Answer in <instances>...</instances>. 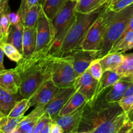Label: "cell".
<instances>
[{
  "label": "cell",
  "mask_w": 133,
  "mask_h": 133,
  "mask_svg": "<svg viewBox=\"0 0 133 133\" xmlns=\"http://www.w3.org/2000/svg\"><path fill=\"white\" fill-rule=\"evenodd\" d=\"M105 90L91 106L87 104L77 133L131 132L133 123L119 103H108Z\"/></svg>",
  "instance_id": "6da1fadb"
},
{
  "label": "cell",
  "mask_w": 133,
  "mask_h": 133,
  "mask_svg": "<svg viewBox=\"0 0 133 133\" xmlns=\"http://www.w3.org/2000/svg\"><path fill=\"white\" fill-rule=\"evenodd\" d=\"M52 45L41 49L28 57H23L15 68L21 77L19 94L29 99L38 89L51 77L55 56L52 54Z\"/></svg>",
  "instance_id": "7a4b0ae2"
},
{
  "label": "cell",
  "mask_w": 133,
  "mask_h": 133,
  "mask_svg": "<svg viewBox=\"0 0 133 133\" xmlns=\"http://www.w3.org/2000/svg\"><path fill=\"white\" fill-rule=\"evenodd\" d=\"M133 15V3L118 12L108 9L105 11L106 30L101 49L96 54L100 58L109 53L113 45L123 35Z\"/></svg>",
  "instance_id": "3957f363"
},
{
  "label": "cell",
  "mask_w": 133,
  "mask_h": 133,
  "mask_svg": "<svg viewBox=\"0 0 133 133\" xmlns=\"http://www.w3.org/2000/svg\"><path fill=\"white\" fill-rule=\"evenodd\" d=\"M109 3L88 14L77 12L75 23L66 35L64 40L55 56L61 57L66 55L75 49H80L81 44L90 27L98 17L106 10L109 6Z\"/></svg>",
  "instance_id": "277c9868"
},
{
  "label": "cell",
  "mask_w": 133,
  "mask_h": 133,
  "mask_svg": "<svg viewBox=\"0 0 133 133\" xmlns=\"http://www.w3.org/2000/svg\"><path fill=\"white\" fill-rule=\"evenodd\" d=\"M76 3L77 1L67 0L51 21L55 38L51 52L54 56L76 20Z\"/></svg>",
  "instance_id": "5b68a950"
},
{
  "label": "cell",
  "mask_w": 133,
  "mask_h": 133,
  "mask_svg": "<svg viewBox=\"0 0 133 133\" xmlns=\"http://www.w3.org/2000/svg\"><path fill=\"white\" fill-rule=\"evenodd\" d=\"M77 75L74 68L73 58L70 55L55 57L51 71V80L58 88L74 86Z\"/></svg>",
  "instance_id": "8992f818"
},
{
  "label": "cell",
  "mask_w": 133,
  "mask_h": 133,
  "mask_svg": "<svg viewBox=\"0 0 133 133\" xmlns=\"http://www.w3.org/2000/svg\"><path fill=\"white\" fill-rule=\"evenodd\" d=\"M105 11L90 27L80 46V49L95 53L96 56L102 46L105 37L106 30Z\"/></svg>",
  "instance_id": "52a82bcc"
},
{
  "label": "cell",
  "mask_w": 133,
  "mask_h": 133,
  "mask_svg": "<svg viewBox=\"0 0 133 133\" xmlns=\"http://www.w3.org/2000/svg\"><path fill=\"white\" fill-rule=\"evenodd\" d=\"M36 47L35 51L53 46L54 42L55 31L51 20L49 19L43 10L40 13L36 23Z\"/></svg>",
  "instance_id": "ba28073f"
},
{
  "label": "cell",
  "mask_w": 133,
  "mask_h": 133,
  "mask_svg": "<svg viewBox=\"0 0 133 133\" xmlns=\"http://www.w3.org/2000/svg\"><path fill=\"white\" fill-rule=\"evenodd\" d=\"M99 81L94 78L88 70L75 79L74 84L75 90L81 93L87 100L88 105L94 103Z\"/></svg>",
  "instance_id": "9c48e42d"
},
{
  "label": "cell",
  "mask_w": 133,
  "mask_h": 133,
  "mask_svg": "<svg viewBox=\"0 0 133 133\" xmlns=\"http://www.w3.org/2000/svg\"><path fill=\"white\" fill-rule=\"evenodd\" d=\"M76 91L74 86L67 88H61L54 97L45 106V112L52 118L58 116L61 109L66 105L70 97Z\"/></svg>",
  "instance_id": "30bf717a"
},
{
  "label": "cell",
  "mask_w": 133,
  "mask_h": 133,
  "mask_svg": "<svg viewBox=\"0 0 133 133\" xmlns=\"http://www.w3.org/2000/svg\"><path fill=\"white\" fill-rule=\"evenodd\" d=\"M87 104V102L70 114L62 116H57L53 119V122L59 124L64 130V132L77 133Z\"/></svg>",
  "instance_id": "8fae6325"
},
{
  "label": "cell",
  "mask_w": 133,
  "mask_h": 133,
  "mask_svg": "<svg viewBox=\"0 0 133 133\" xmlns=\"http://www.w3.org/2000/svg\"><path fill=\"white\" fill-rule=\"evenodd\" d=\"M59 88L54 84L51 78L48 79L29 98L31 107H45L54 97Z\"/></svg>",
  "instance_id": "7c38bea8"
},
{
  "label": "cell",
  "mask_w": 133,
  "mask_h": 133,
  "mask_svg": "<svg viewBox=\"0 0 133 133\" xmlns=\"http://www.w3.org/2000/svg\"><path fill=\"white\" fill-rule=\"evenodd\" d=\"M67 55H70L72 57L74 68L77 77L85 72L88 70L91 62L97 58L95 53L82 49H75Z\"/></svg>",
  "instance_id": "4fadbf2b"
},
{
  "label": "cell",
  "mask_w": 133,
  "mask_h": 133,
  "mask_svg": "<svg viewBox=\"0 0 133 133\" xmlns=\"http://www.w3.org/2000/svg\"><path fill=\"white\" fill-rule=\"evenodd\" d=\"M45 112L44 106L36 107L28 115L23 116L14 133H34L38 121Z\"/></svg>",
  "instance_id": "5bb4252c"
},
{
  "label": "cell",
  "mask_w": 133,
  "mask_h": 133,
  "mask_svg": "<svg viewBox=\"0 0 133 133\" xmlns=\"http://www.w3.org/2000/svg\"><path fill=\"white\" fill-rule=\"evenodd\" d=\"M21 77L16 68L0 70V86L13 94H18L21 86Z\"/></svg>",
  "instance_id": "9a60e30c"
},
{
  "label": "cell",
  "mask_w": 133,
  "mask_h": 133,
  "mask_svg": "<svg viewBox=\"0 0 133 133\" xmlns=\"http://www.w3.org/2000/svg\"><path fill=\"white\" fill-rule=\"evenodd\" d=\"M36 25L24 27L23 35V57H28L33 54L36 47Z\"/></svg>",
  "instance_id": "2e32d148"
},
{
  "label": "cell",
  "mask_w": 133,
  "mask_h": 133,
  "mask_svg": "<svg viewBox=\"0 0 133 133\" xmlns=\"http://www.w3.org/2000/svg\"><path fill=\"white\" fill-rule=\"evenodd\" d=\"M132 82L127 81L121 78L119 81L110 87L105 94V100L108 103H119L124 97L126 90Z\"/></svg>",
  "instance_id": "e0dca14e"
},
{
  "label": "cell",
  "mask_w": 133,
  "mask_h": 133,
  "mask_svg": "<svg viewBox=\"0 0 133 133\" xmlns=\"http://www.w3.org/2000/svg\"><path fill=\"white\" fill-rule=\"evenodd\" d=\"M121 78L122 77H121L120 75H118V74L116 71H109H109H103L101 79L99 80L98 85H97V90H96L94 103L105 90H107L110 87H112L114 84L119 81ZM90 106H91V105H90Z\"/></svg>",
  "instance_id": "ac0fdd59"
},
{
  "label": "cell",
  "mask_w": 133,
  "mask_h": 133,
  "mask_svg": "<svg viewBox=\"0 0 133 133\" xmlns=\"http://www.w3.org/2000/svg\"><path fill=\"white\" fill-rule=\"evenodd\" d=\"M125 55L120 52L109 53L99 58L103 71H116L124 61Z\"/></svg>",
  "instance_id": "d6986e66"
},
{
  "label": "cell",
  "mask_w": 133,
  "mask_h": 133,
  "mask_svg": "<svg viewBox=\"0 0 133 133\" xmlns=\"http://www.w3.org/2000/svg\"><path fill=\"white\" fill-rule=\"evenodd\" d=\"M24 25L23 23L10 25L6 42L12 44L23 55V35Z\"/></svg>",
  "instance_id": "ffe728a7"
},
{
  "label": "cell",
  "mask_w": 133,
  "mask_h": 133,
  "mask_svg": "<svg viewBox=\"0 0 133 133\" xmlns=\"http://www.w3.org/2000/svg\"><path fill=\"white\" fill-rule=\"evenodd\" d=\"M18 101L17 94H13L0 86V111L4 116L9 114Z\"/></svg>",
  "instance_id": "44dd1931"
},
{
  "label": "cell",
  "mask_w": 133,
  "mask_h": 133,
  "mask_svg": "<svg viewBox=\"0 0 133 133\" xmlns=\"http://www.w3.org/2000/svg\"><path fill=\"white\" fill-rule=\"evenodd\" d=\"M87 102L86 97L79 91L76 90L75 93L72 95L70 99L68 101L66 105L62 107L60 112L58 113V116L66 115L68 114L75 111V110L80 107L81 106Z\"/></svg>",
  "instance_id": "7402d4cb"
},
{
  "label": "cell",
  "mask_w": 133,
  "mask_h": 133,
  "mask_svg": "<svg viewBox=\"0 0 133 133\" xmlns=\"http://www.w3.org/2000/svg\"><path fill=\"white\" fill-rule=\"evenodd\" d=\"M110 2V0H77L75 12L81 14H88Z\"/></svg>",
  "instance_id": "603a6c76"
},
{
  "label": "cell",
  "mask_w": 133,
  "mask_h": 133,
  "mask_svg": "<svg viewBox=\"0 0 133 133\" xmlns=\"http://www.w3.org/2000/svg\"><path fill=\"white\" fill-rule=\"evenodd\" d=\"M42 8L40 3L33 5L21 14L22 22L24 27H31L36 25L38 19Z\"/></svg>",
  "instance_id": "cb8c5ba5"
},
{
  "label": "cell",
  "mask_w": 133,
  "mask_h": 133,
  "mask_svg": "<svg viewBox=\"0 0 133 133\" xmlns=\"http://www.w3.org/2000/svg\"><path fill=\"white\" fill-rule=\"evenodd\" d=\"M133 49V31H129L125 32L118 41L113 45L109 53L120 52L125 53Z\"/></svg>",
  "instance_id": "d4e9b609"
},
{
  "label": "cell",
  "mask_w": 133,
  "mask_h": 133,
  "mask_svg": "<svg viewBox=\"0 0 133 133\" xmlns=\"http://www.w3.org/2000/svg\"><path fill=\"white\" fill-rule=\"evenodd\" d=\"M67 0H40L42 10L50 20L53 18Z\"/></svg>",
  "instance_id": "484cf974"
},
{
  "label": "cell",
  "mask_w": 133,
  "mask_h": 133,
  "mask_svg": "<svg viewBox=\"0 0 133 133\" xmlns=\"http://www.w3.org/2000/svg\"><path fill=\"white\" fill-rule=\"evenodd\" d=\"M124 55V61L116 71L121 77H126L133 82V53Z\"/></svg>",
  "instance_id": "4316f807"
},
{
  "label": "cell",
  "mask_w": 133,
  "mask_h": 133,
  "mask_svg": "<svg viewBox=\"0 0 133 133\" xmlns=\"http://www.w3.org/2000/svg\"><path fill=\"white\" fill-rule=\"evenodd\" d=\"M23 116L12 118L7 115L3 116L0 118V133H14L17 125L23 119Z\"/></svg>",
  "instance_id": "83f0119b"
},
{
  "label": "cell",
  "mask_w": 133,
  "mask_h": 133,
  "mask_svg": "<svg viewBox=\"0 0 133 133\" xmlns=\"http://www.w3.org/2000/svg\"><path fill=\"white\" fill-rule=\"evenodd\" d=\"M31 107L29 99L23 98L18 100L10 112L8 114V116L12 118H17L24 116L25 112Z\"/></svg>",
  "instance_id": "f1b7e54d"
},
{
  "label": "cell",
  "mask_w": 133,
  "mask_h": 133,
  "mask_svg": "<svg viewBox=\"0 0 133 133\" xmlns=\"http://www.w3.org/2000/svg\"><path fill=\"white\" fill-rule=\"evenodd\" d=\"M0 45L3 51L4 54L12 61L17 63L23 57L18 49L10 43L0 42Z\"/></svg>",
  "instance_id": "f546056e"
},
{
  "label": "cell",
  "mask_w": 133,
  "mask_h": 133,
  "mask_svg": "<svg viewBox=\"0 0 133 133\" xmlns=\"http://www.w3.org/2000/svg\"><path fill=\"white\" fill-rule=\"evenodd\" d=\"M88 70L94 78L98 81L101 79L103 71L102 66L100 64L99 58H96L91 62Z\"/></svg>",
  "instance_id": "4dcf8cb0"
},
{
  "label": "cell",
  "mask_w": 133,
  "mask_h": 133,
  "mask_svg": "<svg viewBox=\"0 0 133 133\" xmlns=\"http://www.w3.org/2000/svg\"><path fill=\"white\" fill-rule=\"evenodd\" d=\"M133 3V0H116L109 3L108 9L114 12H118Z\"/></svg>",
  "instance_id": "1f68e13d"
},
{
  "label": "cell",
  "mask_w": 133,
  "mask_h": 133,
  "mask_svg": "<svg viewBox=\"0 0 133 133\" xmlns=\"http://www.w3.org/2000/svg\"><path fill=\"white\" fill-rule=\"evenodd\" d=\"M52 122H53L52 118L49 116L48 113L45 112L38 121L35 131H34V133H40L43 128H44L48 125L51 124Z\"/></svg>",
  "instance_id": "d6a6232c"
},
{
  "label": "cell",
  "mask_w": 133,
  "mask_h": 133,
  "mask_svg": "<svg viewBox=\"0 0 133 133\" xmlns=\"http://www.w3.org/2000/svg\"><path fill=\"white\" fill-rule=\"evenodd\" d=\"M119 104L123 111L126 113H129L133 110V95L124 96L120 101Z\"/></svg>",
  "instance_id": "836d02e7"
},
{
  "label": "cell",
  "mask_w": 133,
  "mask_h": 133,
  "mask_svg": "<svg viewBox=\"0 0 133 133\" xmlns=\"http://www.w3.org/2000/svg\"><path fill=\"white\" fill-rule=\"evenodd\" d=\"M9 11H3L2 13V15H1V27H2L3 31L4 36H5V42L6 41V38H7L8 36V33H9V28H10V22L9 20V16H8V13Z\"/></svg>",
  "instance_id": "e575fe53"
},
{
  "label": "cell",
  "mask_w": 133,
  "mask_h": 133,
  "mask_svg": "<svg viewBox=\"0 0 133 133\" xmlns=\"http://www.w3.org/2000/svg\"><path fill=\"white\" fill-rule=\"evenodd\" d=\"M8 16H9V20H10V24L11 25H17L19 23H22V18H21L20 15L17 12H9L8 13Z\"/></svg>",
  "instance_id": "d590c367"
},
{
  "label": "cell",
  "mask_w": 133,
  "mask_h": 133,
  "mask_svg": "<svg viewBox=\"0 0 133 133\" xmlns=\"http://www.w3.org/2000/svg\"><path fill=\"white\" fill-rule=\"evenodd\" d=\"M64 130L59 124L53 122L51 125L50 133H63Z\"/></svg>",
  "instance_id": "8d00e7d4"
},
{
  "label": "cell",
  "mask_w": 133,
  "mask_h": 133,
  "mask_svg": "<svg viewBox=\"0 0 133 133\" xmlns=\"http://www.w3.org/2000/svg\"><path fill=\"white\" fill-rule=\"evenodd\" d=\"M9 0H0V8H1L4 11L10 10L9 6Z\"/></svg>",
  "instance_id": "74e56055"
},
{
  "label": "cell",
  "mask_w": 133,
  "mask_h": 133,
  "mask_svg": "<svg viewBox=\"0 0 133 133\" xmlns=\"http://www.w3.org/2000/svg\"><path fill=\"white\" fill-rule=\"evenodd\" d=\"M4 10H3L1 8H0V42H5V36H4L3 31L2 27H1V15H2V13Z\"/></svg>",
  "instance_id": "f35d334b"
},
{
  "label": "cell",
  "mask_w": 133,
  "mask_h": 133,
  "mask_svg": "<svg viewBox=\"0 0 133 133\" xmlns=\"http://www.w3.org/2000/svg\"><path fill=\"white\" fill-rule=\"evenodd\" d=\"M4 52L3 51L2 48L0 45V70H3L5 69L3 65V59H4Z\"/></svg>",
  "instance_id": "ab89813d"
},
{
  "label": "cell",
  "mask_w": 133,
  "mask_h": 133,
  "mask_svg": "<svg viewBox=\"0 0 133 133\" xmlns=\"http://www.w3.org/2000/svg\"><path fill=\"white\" fill-rule=\"evenodd\" d=\"M131 95H133V82L131 83V84H130V86L129 87V88L127 89L124 96H131Z\"/></svg>",
  "instance_id": "60d3db41"
},
{
  "label": "cell",
  "mask_w": 133,
  "mask_h": 133,
  "mask_svg": "<svg viewBox=\"0 0 133 133\" xmlns=\"http://www.w3.org/2000/svg\"><path fill=\"white\" fill-rule=\"evenodd\" d=\"M39 1H40V0H26L27 5H28V6L29 8H31V6L36 5V4L38 3Z\"/></svg>",
  "instance_id": "b9f144b4"
},
{
  "label": "cell",
  "mask_w": 133,
  "mask_h": 133,
  "mask_svg": "<svg viewBox=\"0 0 133 133\" xmlns=\"http://www.w3.org/2000/svg\"><path fill=\"white\" fill-rule=\"evenodd\" d=\"M133 31V15H132V18H131V20H130V22H129V23L128 27H127V28L126 29V30H125V31L124 32V33L125 32H127V31Z\"/></svg>",
  "instance_id": "7bdbcfd3"
},
{
  "label": "cell",
  "mask_w": 133,
  "mask_h": 133,
  "mask_svg": "<svg viewBox=\"0 0 133 133\" xmlns=\"http://www.w3.org/2000/svg\"><path fill=\"white\" fill-rule=\"evenodd\" d=\"M3 116H4V115H3V114H2V113H1V111H0V118H2V117H3Z\"/></svg>",
  "instance_id": "ee69618b"
},
{
  "label": "cell",
  "mask_w": 133,
  "mask_h": 133,
  "mask_svg": "<svg viewBox=\"0 0 133 133\" xmlns=\"http://www.w3.org/2000/svg\"><path fill=\"white\" fill-rule=\"evenodd\" d=\"M116 1V0H110V2H111V1Z\"/></svg>",
  "instance_id": "f6af8a7d"
},
{
  "label": "cell",
  "mask_w": 133,
  "mask_h": 133,
  "mask_svg": "<svg viewBox=\"0 0 133 133\" xmlns=\"http://www.w3.org/2000/svg\"><path fill=\"white\" fill-rule=\"evenodd\" d=\"M71 1H77V0H71Z\"/></svg>",
  "instance_id": "bcb514c9"
},
{
  "label": "cell",
  "mask_w": 133,
  "mask_h": 133,
  "mask_svg": "<svg viewBox=\"0 0 133 133\" xmlns=\"http://www.w3.org/2000/svg\"><path fill=\"white\" fill-rule=\"evenodd\" d=\"M132 111H133V110H132ZM131 121H132V122L133 123V119H132V120H131Z\"/></svg>",
  "instance_id": "7dc6e473"
},
{
  "label": "cell",
  "mask_w": 133,
  "mask_h": 133,
  "mask_svg": "<svg viewBox=\"0 0 133 133\" xmlns=\"http://www.w3.org/2000/svg\"><path fill=\"white\" fill-rule=\"evenodd\" d=\"M132 132H133V128H132Z\"/></svg>",
  "instance_id": "c3c4849f"
}]
</instances>
